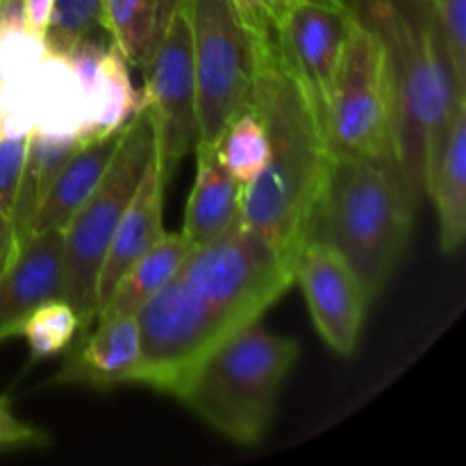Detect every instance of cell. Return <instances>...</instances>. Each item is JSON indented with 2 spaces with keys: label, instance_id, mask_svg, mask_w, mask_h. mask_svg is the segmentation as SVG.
<instances>
[{
  "label": "cell",
  "instance_id": "obj_2",
  "mask_svg": "<svg viewBox=\"0 0 466 466\" xmlns=\"http://www.w3.org/2000/svg\"><path fill=\"white\" fill-rule=\"evenodd\" d=\"M250 48L253 89L248 107L264 127L268 159L259 176L241 187V223L294 267L309 237L337 148L326 103L278 30L250 32Z\"/></svg>",
  "mask_w": 466,
  "mask_h": 466
},
{
  "label": "cell",
  "instance_id": "obj_24",
  "mask_svg": "<svg viewBox=\"0 0 466 466\" xmlns=\"http://www.w3.org/2000/svg\"><path fill=\"white\" fill-rule=\"evenodd\" d=\"M80 332V319L66 300H48L27 317L23 323L21 337H25L35 360L53 358L71 346Z\"/></svg>",
  "mask_w": 466,
  "mask_h": 466
},
{
  "label": "cell",
  "instance_id": "obj_16",
  "mask_svg": "<svg viewBox=\"0 0 466 466\" xmlns=\"http://www.w3.org/2000/svg\"><path fill=\"white\" fill-rule=\"evenodd\" d=\"M123 132H126V126L121 130L112 132V135L76 146L71 157L59 168L53 185L48 187L44 200L36 208L27 235L30 232L64 230V226L71 221L77 208L89 198L91 191L103 180L105 171L109 168L114 153L121 144Z\"/></svg>",
  "mask_w": 466,
  "mask_h": 466
},
{
  "label": "cell",
  "instance_id": "obj_3",
  "mask_svg": "<svg viewBox=\"0 0 466 466\" xmlns=\"http://www.w3.org/2000/svg\"><path fill=\"white\" fill-rule=\"evenodd\" d=\"M417 198L399 162L335 150L308 239L330 244L376 300L408 248Z\"/></svg>",
  "mask_w": 466,
  "mask_h": 466
},
{
  "label": "cell",
  "instance_id": "obj_12",
  "mask_svg": "<svg viewBox=\"0 0 466 466\" xmlns=\"http://www.w3.org/2000/svg\"><path fill=\"white\" fill-rule=\"evenodd\" d=\"M423 191L440 217L441 253L453 255L466 237V100L428 144Z\"/></svg>",
  "mask_w": 466,
  "mask_h": 466
},
{
  "label": "cell",
  "instance_id": "obj_23",
  "mask_svg": "<svg viewBox=\"0 0 466 466\" xmlns=\"http://www.w3.org/2000/svg\"><path fill=\"white\" fill-rule=\"evenodd\" d=\"M218 162L228 173L246 187L259 176L268 159V141L258 114L250 107L237 114L212 146Z\"/></svg>",
  "mask_w": 466,
  "mask_h": 466
},
{
  "label": "cell",
  "instance_id": "obj_29",
  "mask_svg": "<svg viewBox=\"0 0 466 466\" xmlns=\"http://www.w3.org/2000/svg\"><path fill=\"white\" fill-rule=\"evenodd\" d=\"M296 3L300 0H235L250 32L278 30Z\"/></svg>",
  "mask_w": 466,
  "mask_h": 466
},
{
  "label": "cell",
  "instance_id": "obj_31",
  "mask_svg": "<svg viewBox=\"0 0 466 466\" xmlns=\"http://www.w3.org/2000/svg\"><path fill=\"white\" fill-rule=\"evenodd\" d=\"M16 244H18V237H16V230H14V223L9 221L7 217L0 214V276H3L5 267H7L9 259H12L14 250H16Z\"/></svg>",
  "mask_w": 466,
  "mask_h": 466
},
{
  "label": "cell",
  "instance_id": "obj_8",
  "mask_svg": "<svg viewBox=\"0 0 466 466\" xmlns=\"http://www.w3.org/2000/svg\"><path fill=\"white\" fill-rule=\"evenodd\" d=\"M185 7L198 105L196 148H212L223 127L250 103V32L235 0H185Z\"/></svg>",
  "mask_w": 466,
  "mask_h": 466
},
{
  "label": "cell",
  "instance_id": "obj_10",
  "mask_svg": "<svg viewBox=\"0 0 466 466\" xmlns=\"http://www.w3.org/2000/svg\"><path fill=\"white\" fill-rule=\"evenodd\" d=\"M319 337L337 355L355 353L373 299L350 264L321 239H308L294 264Z\"/></svg>",
  "mask_w": 466,
  "mask_h": 466
},
{
  "label": "cell",
  "instance_id": "obj_26",
  "mask_svg": "<svg viewBox=\"0 0 466 466\" xmlns=\"http://www.w3.org/2000/svg\"><path fill=\"white\" fill-rule=\"evenodd\" d=\"M455 85L466 94V0H428Z\"/></svg>",
  "mask_w": 466,
  "mask_h": 466
},
{
  "label": "cell",
  "instance_id": "obj_28",
  "mask_svg": "<svg viewBox=\"0 0 466 466\" xmlns=\"http://www.w3.org/2000/svg\"><path fill=\"white\" fill-rule=\"evenodd\" d=\"M50 437L41 428L21 421L14 414L7 396H0V451L27 449V446H46Z\"/></svg>",
  "mask_w": 466,
  "mask_h": 466
},
{
  "label": "cell",
  "instance_id": "obj_13",
  "mask_svg": "<svg viewBox=\"0 0 466 466\" xmlns=\"http://www.w3.org/2000/svg\"><path fill=\"white\" fill-rule=\"evenodd\" d=\"M86 339L66 360L57 382L89 385L96 390L135 382L141 369V332L135 314L98 317Z\"/></svg>",
  "mask_w": 466,
  "mask_h": 466
},
{
  "label": "cell",
  "instance_id": "obj_11",
  "mask_svg": "<svg viewBox=\"0 0 466 466\" xmlns=\"http://www.w3.org/2000/svg\"><path fill=\"white\" fill-rule=\"evenodd\" d=\"M64 300V230L30 232L16 244L0 276V341L48 300Z\"/></svg>",
  "mask_w": 466,
  "mask_h": 466
},
{
  "label": "cell",
  "instance_id": "obj_18",
  "mask_svg": "<svg viewBox=\"0 0 466 466\" xmlns=\"http://www.w3.org/2000/svg\"><path fill=\"white\" fill-rule=\"evenodd\" d=\"M182 0H103V27L130 66L144 71Z\"/></svg>",
  "mask_w": 466,
  "mask_h": 466
},
{
  "label": "cell",
  "instance_id": "obj_5",
  "mask_svg": "<svg viewBox=\"0 0 466 466\" xmlns=\"http://www.w3.org/2000/svg\"><path fill=\"white\" fill-rule=\"evenodd\" d=\"M299 341L259 321L232 332L198 360L173 399L239 446L264 440Z\"/></svg>",
  "mask_w": 466,
  "mask_h": 466
},
{
  "label": "cell",
  "instance_id": "obj_15",
  "mask_svg": "<svg viewBox=\"0 0 466 466\" xmlns=\"http://www.w3.org/2000/svg\"><path fill=\"white\" fill-rule=\"evenodd\" d=\"M353 14L355 9L337 12V9L300 0L289 9L282 25L278 27V35L285 41L287 50L312 82L314 89L321 94L323 103H326V94L339 64Z\"/></svg>",
  "mask_w": 466,
  "mask_h": 466
},
{
  "label": "cell",
  "instance_id": "obj_17",
  "mask_svg": "<svg viewBox=\"0 0 466 466\" xmlns=\"http://www.w3.org/2000/svg\"><path fill=\"white\" fill-rule=\"evenodd\" d=\"M194 155L196 180L180 232L198 246L241 221V185L223 168L214 148H196Z\"/></svg>",
  "mask_w": 466,
  "mask_h": 466
},
{
  "label": "cell",
  "instance_id": "obj_7",
  "mask_svg": "<svg viewBox=\"0 0 466 466\" xmlns=\"http://www.w3.org/2000/svg\"><path fill=\"white\" fill-rule=\"evenodd\" d=\"M326 116L337 150L399 162V105L390 59L380 36L358 14L349 23L326 94Z\"/></svg>",
  "mask_w": 466,
  "mask_h": 466
},
{
  "label": "cell",
  "instance_id": "obj_32",
  "mask_svg": "<svg viewBox=\"0 0 466 466\" xmlns=\"http://www.w3.org/2000/svg\"><path fill=\"white\" fill-rule=\"evenodd\" d=\"M305 3L321 5V7L337 9V12H350L353 9V0H305Z\"/></svg>",
  "mask_w": 466,
  "mask_h": 466
},
{
  "label": "cell",
  "instance_id": "obj_14",
  "mask_svg": "<svg viewBox=\"0 0 466 466\" xmlns=\"http://www.w3.org/2000/svg\"><path fill=\"white\" fill-rule=\"evenodd\" d=\"M164 191H167V185L153 157L109 241L107 255L100 267L98 289H96V314L109 299L118 280L126 276L127 268L167 232L164 230Z\"/></svg>",
  "mask_w": 466,
  "mask_h": 466
},
{
  "label": "cell",
  "instance_id": "obj_6",
  "mask_svg": "<svg viewBox=\"0 0 466 466\" xmlns=\"http://www.w3.org/2000/svg\"><path fill=\"white\" fill-rule=\"evenodd\" d=\"M153 157V126L137 109L103 180L64 226V300L76 309L82 332L96 321V289L109 241Z\"/></svg>",
  "mask_w": 466,
  "mask_h": 466
},
{
  "label": "cell",
  "instance_id": "obj_25",
  "mask_svg": "<svg viewBox=\"0 0 466 466\" xmlns=\"http://www.w3.org/2000/svg\"><path fill=\"white\" fill-rule=\"evenodd\" d=\"M105 32L103 0H55L53 16L46 30L48 53L66 57L77 44Z\"/></svg>",
  "mask_w": 466,
  "mask_h": 466
},
{
  "label": "cell",
  "instance_id": "obj_20",
  "mask_svg": "<svg viewBox=\"0 0 466 466\" xmlns=\"http://www.w3.org/2000/svg\"><path fill=\"white\" fill-rule=\"evenodd\" d=\"M139 100L141 94L130 80V64L109 41L103 55V64H100L98 85L85 105L77 144L100 139V137L121 130L139 109Z\"/></svg>",
  "mask_w": 466,
  "mask_h": 466
},
{
  "label": "cell",
  "instance_id": "obj_27",
  "mask_svg": "<svg viewBox=\"0 0 466 466\" xmlns=\"http://www.w3.org/2000/svg\"><path fill=\"white\" fill-rule=\"evenodd\" d=\"M27 137H14V139H0V214L14 218L16 209L18 189H21L23 167L27 155Z\"/></svg>",
  "mask_w": 466,
  "mask_h": 466
},
{
  "label": "cell",
  "instance_id": "obj_22",
  "mask_svg": "<svg viewBox=\"0 0 466 466\" xmlns=\"http://www.w3.org/2000/svg\"><path fill=\"white\" fill-rule=\"evenodd\" d=\"M76 137H50L44 132H32L27 139L25 167H23L21 189H18L16 209H14V230L18 241L30 230V221L36 208L44 200L46 191L53 185L55 176L76 150Z\"/></svg>",
  "mask_w": 466,
  "mask_h": 466
},
{
  "label": "cell",
  "instance_id": "obj_1",
  "mask_svg": "<svg viewBox=\"0 0 466 466\" xmlns=\"http://www.w3.org/2000/svg\"><path fill=\"white\" fill-rule=\"evenodd\" d=\"M291 285L294 267L241 221L194 246L180 271L137 309V385L176 396L209 349L259 321Z\"/></svg>",
  "mask_w": 466,
  "mask_h": 466
},
{
  "label": "cell",
  "instance_id": "obj_4",
  "mask_svg": "<svg viewBox=\"0 0 466 466\" xmlns=\"http://www.w3.org/2000/svg\"><path fill=\"white\" fill-rule=\"evenodd\" d=\"M353 9L385 44L399 105V164L423 194L428 144L466 94L455 85L428 0H353Z\"/></svg>",
  "mask_w": 466,
  "mask_h": 466
},
{
  "label": "cell",
  "instance_id": "obj_19",
  "mask_svg": "<svg viewBox=\"0 0 466 466\" xmlns=\"http://www.w3.org/2000/svg\"><path fill=\"white\" fill-rule=\"evenodd\" d=\"M194 244L182 232H164L118 280L109 299L98 309V317L114 314H137V309L148 303L185 264Z\"/></svg>",
  "mask_w": 466,
  "mask_h": 466
},
{
  "label": "cell",
  "instance_id": "obj_30",
  "mask_svg": "<svg viewBox=\"0 0 466 466\" xmlns=\"http://www.w3.org/2000/svg\"><path fill=\"white\" fill-rule=\"evenodd\" d=\"M55 0H25V23L30 30L46 35L50 16H53Z\"/></svg>",
  "mask_w": 466,
  "mask_h": 466
},
{
  "label": "cell",
  "instance_id": "obj_21",
  "mask_svg": "<svg viewBox=\"0 0 466 466\" xmlns=\"http://www.w3.org/2000/svg\"><path fill=\"white\" fill-rule=\"evenodd\" d=\"M85 116L80 82L64 55L48 53L36 76V127L50 137H76Z\"/></svg>",
  "mask_w": 466,
  "mask_h": 466
},
{
  "label": "cell",
  "instance_id": "obj_9",
  "mask_svg": "<svg viewBox=\"0 0 466 466\" xmlns=\"http://www.w3.org/2000/svg\"><path fill=\"white\" fill-rule=\"evenodd\" d=\"M141 73L146 85L139 91V109H144L150 118L155 164L164 185L168 187L182 159L194 153L198 144L196 76L185 0L168 23L157 53Z\"/></svg>",
  "mask_w": 466,
  "mask_h": 466
}]
</instances>
